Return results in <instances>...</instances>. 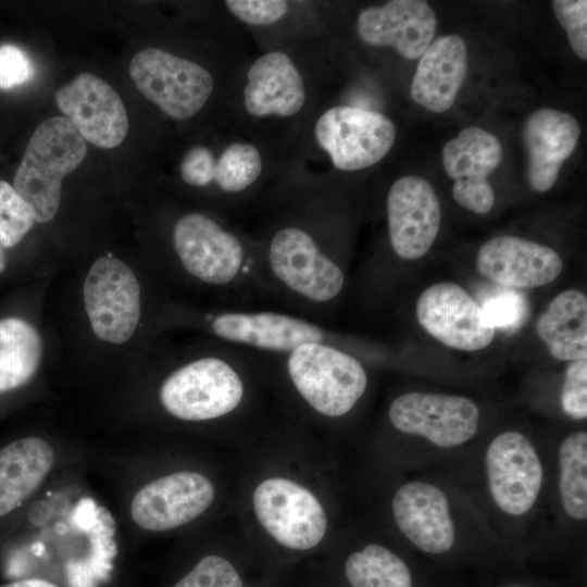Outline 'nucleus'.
<instances>
[{
	"instance_id": "11",
	"label": "nucleus",
	"mask_w": 587,
	"mask_h": 587,
	"mask_svg": "<svg viewBox=\"0 0 587 587\" xmlns=\"http://www.w3.org/2000/svg\"><path fill=\"white\" fill-rule=\"evenodd\" d=\"M85 309L96 336L112 344L132 338L140 319V285L117 258L97 259L84 282Z\"/></svg>"
},
{
	"instance_id": "8",
	"label": "nucleus",
	"mask_w": 587,
	"mask_h": 587,
	"mask_svg": "<svg viewBox=\"0 0 587 587\" xmlns=\"http://www.w3.org/2000/svg\"><path fill=\"white\" fill-rule=\"evenodd\" d=\"M254 514L280 546L297 551L316 547L327 530V515L319 499L303 485L284 478L262 480L252 495Z\"/></svg>"
},
{
	"instance_id": "17",
	"label": "nucleus",
	"mask_w": 587,
	"mask_h": 587,
	"mask_svg": "<svg viewBox=\"0 0 587 587\" xmlns=\"http://www.w3.org/2000/svg\"><path fill=\"white\" fill-rule=\"evenodd\" d=\"M476 268L496 284L530 289L557 279L563 270V261L549 246L502 235L482 245L476 255Z\"/></svg>"
},
{
	"instance_id": "19",
	"label": "nucleus",
	"mask_w": 587,
	"mask_h": 587,
	"mask_svg": "<svg viewBox=\"0 0 587 587\" xmlns=\"http://www.w3.org/2000/svg\"><path fill=\"white\" fill-rule=\"evenodd\" d=\"M522 134L529 188L537 192L548 191L557 182L562 164L573 153L580 126L566 112L542 108L527 117Z\"/></svg>"
},
{
	"instance_id": "5",
	"label": "nucleus",
	"mask_w": 587,
	"mask_h": 587,
	"mask_svg": "<svg viewBox=\"0 0 587 587\" xmlns=\"http://www.w3.org/2000/svg\"><path fill=\"white\" fill-rule=\"evenodd\" d=\"M483 473L489 501L505 519L522 521L537 507L545 466L524 433L507 429L492 437L484 450Z\"/></svg>"
},
{
	"instance_id": "28",
	"label": "nucleus",
	"mask_w": 587,
	"mask_h": 587,
	"mask_svg": "<svg viewBox=\"0 0 587 587\" xmlns=\"http://www.w3.org/2000/svg\"><path fill=\"white\" fill-rule=\"evenodd\" d=\"M35 217L30 207L15 191L12 185L0 180V245L3 248L16 246L34 226Z\"/></svg>"
},
{
	"instance_id": "30",
	"label": "nucleus",
	"mask_w": 587,
	"mask_h": 587,
	"mask_svg": "<svg viewBox=\"0 0 587 587\" xmlns=\"http://www.w3.org/2000/svg\"><path fill=\"white\" fill-rule=\"evenodd\" d=\"M552 9L575 54L587 60V1L554 0Z\"/></svg>"
},
{
	"instance_id": "25",
	"label": "nucleus",
	"mask_w": 587,
	"mask_h": 587,
	"mask_svg": "<svg viewBox=\"0 0 587 587\" xmlns=\"http://www.w3.org/2000/svg\"><path fill=\"white\" fill-rule=\"evenodd\" d=\"M557 492L566 520H587V433L579 429L567 434L557 450Z\"/></svg>"
},
{
	"instance_id": "9",
	"label": "nucleus",
	"mask_w": 587,
	"mask_h": 587,
	"mask_svg": "<svg viewBox=\"0 0 587 587\" xmlns=\"http://www.w3.org/2000/svg\"><path fill=\"white\" fill-rule=\"evenodd\" d=\"M390 508L399 532L425 554H448L461 539L458 504L435 483L411 479L401 484L391 498Z\"/></svg>"
},
{
	"instance_id": "4",
	"label": "nucleus",
	"mask_w": 587,
	"mask_h": 587,
	"mask_svg": "<svg viewBox=\"0 0 587 587\" xmlns=\"http://www.w3.org/2000/svg\"><path fill=\"white\" fill-rule=\"evenodd\" d=\"M217 341L254 353L284 354L302 345L328 342L350 350L328 325L280 309H212L201 316Z\"/></svg>"
},
{
	"instance_id": "14",
	"label": "nucleus",
	"mask_w": 587,
	"mask_h": 587,
	"mask_svg": "<svg viewBox=\"0 0 587 587\" xmlns=\"http://www.w3.org/2000/svg\"><path fill=\"white\" fill-rule=\"evenodd\" d=\"M502 146L491 133L478 126L462 129L442 148V166L454 179L452 197L462 208L476 214L489 212L495 192L488 176L502 159Z\"/></svg>"
},
{
	"instance_id": "35",
	"label": "nucleus",
	"mask_w": 587,
	"mask_h": 587,
	"mask_svg": "<svg viewBox=\"0 0 587 587\" xmlns=\"http://www.w3.org/2000/svg\"><path fill=\"white\" fill-rule=\"evenodd\" d=\"M483 311L488 323L496 327L511 323L516 314V307L514 300L500 298L491 300L486 308H483Z\"/></svg>"
},
{
	"instance_id": "38",
	"label": "nucleus",
	"mask_w": 587,
	"mask_h": 587,
	"mask_svg": "<svg viewBox=\"0 0 587 587\" xmlns=\"http://www.w3.org/2000/svg\"><path fill=\"white\" fill-rule=\"evenodd\" d=\"M502 587H527V586L522 585V584H509V585H504Z\"/></svg>"
},
{
	"instance_id": "15",
	"label": "nucleus",
	"mask_w": 587,
	"mask_h": 587,
	"mask_svg": "<svg viewBox=\"0 0 587 587\" xmlns=\"http://www.w3.org/2000/svg\"><path fill=\"white\" fill-rule=\"evenodd\" d=\"M54 100L85 141L112 149L125 139L128 117L124 103L98 76L87 72L78 74L55 91Z\"/></svg>"
},
{
	"instance_id": "31",
	"label": "nucleus",
	"mask_w": 587,
	"mask_h": 587,
	"mask_svg": "<svg viewBox=\"0 0 587 587\" xmlns=\"http://www.w3.org/2000/svg\"><path fill=\"white\" fill-rule=\"evenodd\" d=\"M560 402L573 420L587 417V359L569 362L561 389Z\"/></svg>"
},
{
	"instance_id": "2",
	"label": "nucleus",
	"mask_w": 587,
	"mask_h": 587,
	"mask_svg": "<svg viewBox=\"0 0 587 587\" xmlns=\"http://www.w3.org/2000/svg\"><path fill=\"white\" fill-rule=\"evenodd\" d=\"M255 354L267 372L279 374L299 400L321 417L348 415L369 387L365 365L354 352L338 345L312 342L284 354Z\"/></svg>"
},
{
	"instance_id": "10",
	"label": "nucleus",
	"mask_w": 587,
	"mask_h": 587,
	"mask_svg": "<svg viewBox=\"0 0 587 587\" xmlns=\"http://www.w3.org/2000/svg\"><path fill=\"white\" fill-rule=\"evenodd\" d=\"M314 135L335 167L352 172L376 164L390 151L396 127L380 112L339 105L319 117Z\"/></svg>"
},
{
	"instance_id": "37",
	"label": "nucleus",
	"mask_w": 587,
	"mask_h": 587,
	"mask_svg": "<svg viewBox=\"0 0 587 587\" xmlns=\"http://www.w3.org/2000/svg\"><path fill=\"white\" fill-rule=\"evenodd\" d=\"M7 265L5 253L0 245V274L4 271Z\"/></svg>"
},
{
	"instance_id": "13",
	"label": "nucleus",
	"mask_w": 587,
	"mask_h": 587,
	"mask_svg": "<svg viewBox=\"0 0 587 587\" xmlns=\"http://www.w3.org/2000/svg\"><path fill=\"white\" fill-rule=\"evenodd\" d=\"M386 210L394 254L403 261L425 255L441 223V207L433 186L420 176L398 178L388 190Z\"/></svg>"
},
{
	"instance_id": "20",
	"label": "nucleus",
	"mask_w": 587,
	"mask_h": 587,
	"mask_svg": "<svg viewBox=\"0 0 587 587\" xmlns=\"http://www.w3.org/2000/svg\"><path fill=\"white\" fill-rule=\"evenodd\" d=\"M467 48L462 37L446 35L434 39L420 57L410 96L424 109L449 110L467 74Z\"/></svg>"
},
{
	"instance_id": "12",
	"label": "nucleus",
	"mask_w": 587,
	"mask_h": 587,
	"mask_svg": "<svg viewBox=\"0 0 587 587\" xmlns=\"http://www.w3.org/2000/svg\"><path fill=\"white\" fill-rule=\"evenodd\" d=\"M417 322L440 344L474 352L495 338L492 327L477 301L460 285L441 282L426 288L415 305Z\"/></svg>"
},
{
	"instance_id": "27",
	"label": "nucleus",
	"mask_w": 587,
	"mask_h": 587,
	"mask_svg": "<svg viewBox=\"0 0 587 587\" xmlns=\"http://www.w3.org/2000/svg\"><path fill=\"white\" fill-rule=\"evenodd\" d=\"M261 170L260 152L253 145L233 142L215 160L213 183L226 195H238L253 185Z\"/></svg>"
},
{
	"instance_id": "3",
	"label": "nucleus",
	"mask_w": 587,
	"mask_h": 587,
	"mask_svg": "<svg viewBox=\"0 0 587 587\" xmlns=\"http://www.w3.org/2000/svg\"><path fill=\"white\" fill-rule=\"evenodd\" d=\"M87 143L65 116L45 120L32 134L16 170L13 188L30 207L36 222L51 221L61 202L64 176L80 165Z\"/></svg>"
},
{
	"instance_id": "36",
	"label": "nucleus",
	"mask_w": 587,
	"mask_h": 587,
	"mask_svg": "<svg viewBox=\"0 0 587 587\" xmlns=\"http://www.w3.org/2000/svg\"><path fill=\"white\" fill-rule=\"evenodd\" d=\"M2 587H58L57 585L39 578H30L7 584Z\"/></svg>"
},
{
	"instance_id": "6",
	"label": "nucleus",
	"mask_w": 587,
	"mask_h": 587,
	"mask_svg": "<svg viewBox=\"0 0 587 587\" xmlns=\"http://www.w3.org/2000/svg\"><path fill=\"white\" fill-rule=\"evenodd\" d=\"M387 415L397 432L439 450H452L471 441L480 421L479 408L471 398L427 391L397 396L389 403Z\"/></svg>"
},
{
	"instance_id": "24",
	"label": "nucleus",
	"mask_w": 587,
	"mask_h": 587,
	"mask_svg": "<svg viewBox=\"0 0 587 587\" xmlns=\"http://www.w3.org/2000/svg\"><path fill=\"white\" fill-rule=\"evenodd\" d=\"M40 360L41 340L35 327L16 317L0 320V392L29 382Z\"/></svg>"
},
{
	"instance_id": "34",
	"label": "nucleus",
	"mask_w": 587,
	"mask_h": 587,
	"mask_svg": "<svg viewBox=\"0 0 587 587\" xmlns=\"http://www.w3.org/2000/svg\"><path fill=\"white\" fill-rule=\"evenodd\" d=\"M33 76V65L27 54L16 46L0 47V88L22 85Z\"/></svg>"
},
{
	"instance_id": "29",
	"label": "nucleus",
	"mask_w": 587,
	"mask_h": 587,
	"mask_svg": "<svg viewBox=\"0 0 587 587\" xmlns=\"http://www.w3.org/2000/svg\"><path fill=\"white\" fill-rule=\"evenodd\" d=\"M173 587H246L235 563L220 554L202 557Z\"/></svg>"
},
{
	"instance_id": "33",
	"label": "nucleus",
	"mask_w": 587,
	"mask_h": 587,
	"mask_svg": "<svg viewBox=\"0 0 587 587\" xmlns=\"http://www.w3.org/2000/svg\"><path fill=\"white\" fill-rule=\"evenodd\" d=\"M215 158L213 152L203 146L189 149L184 155L179 173L182 179L192 187H205L213 183Z\"/></svg>"
},
{
	"instance_id": "22",
	"label": "nucleus",
	"mask_w": 587,
	"mask_h": 587,
	"mask_svg": "<svg viewBox=\"0 0 587 587\" xmlns=\"http://www.w3.org/2000/svg\"><path fill=\"white\" fill-rule=\"evenodd\" d=\"M54 464V452L42 438L26 437L0 450V517L20 507Z\"/></svg>"
},
{
	"instance_id": "7",
	"label": "nucleus",
	"mask_w": 587,
	"mask_h": 587,
	"mask_svg": "<svg viewBox=\"0 0 587 587\" xmlns=\"http://www.w3.org/2000/svg\"><path fill=\"white\" fill-rule=\"evenodd\" d=\"M129 75L137 89L174 120H187L200 111L214 86L200 64L152 47L134 55Z\"/></svg>"
},
{
	"instance_id": "21",
	"label": "nucleus",
	"mask_w": 587,
	"mask_h": 587,
	"mask_svg": "<svg viewBox=\"0 0 587 587\" xmlns=\"http://www.w3.org/2000/svg\"><path fill=\"white\" fill-rule=\"evenodd\" d=\"M243 104L253 116H292L303 107L305 90L300 72L280 51L258 58L247 74Z\"/></svg>"
},
{
	"instance_id": "32",
	"label": "nucleus",
	"mask_w": 587,
	"mask_h": 587,
	"mask_svg": "<svg viewBox=\"0 0 587 587\" xmlns=\"http://www.w3.org/2000/svg\"><path fill=\"white\" fill-rule=\"evenodd\" d=\"M225 5L237 18L255 26L274 24L288 11L284 0H227Z\"/></svg>"
},
{
	"instance_id": "1",
	"label": "nucleus",
	"mask_w": 587,
	"mask_h": 587,
	"mask_svg": "<svg viewBox=\"0 0 587 587\" xmlns=\"http://www.w3.org/2000/svg\"><path fill=\"white\" fill-rule=\"evenodd\" d=\"M261 371L255 353L215 340L211 350L178 365L165 377L159 399L163 409L180 421L225 419L243 409L252 377Z\"/></svg>"
},
{
	"instance_id": "16",
	"label": "nucleus",
	"mask_w": 587,
	"mask_h": 587,
	"mask_svg": "<svg viewBox=\"0 0 587 587\" xmlns=\"http://www.w3.org/2000/svg\"><path fill=\"white\" fill-rule=\"evenodd\" d=\"M214 496V485L205 475L180 471L139 489L132 500L130 515L147 530L174 529L201 515L212 504Z\"/></svg>"
},
{
	"instance_id": "18",
	"label": "nucleus",
	"mask_w": 587,
	"mask_h": 587,
	"mask_svg": "<svg viewBox=\"0 0 587 587\" xmlns=\"http://www.w3.org/2000/svg\"><path fill=\"white\" fill-rule=\"evenodd\" d=\"M437 20L426 1L392 0L361 11L357 20L360 39L371 46H389L415 60L434 40Z\"/></svg>"
},
{
	"instance_id": "26",
	"label": "nucleus",
	"mask_w": 587,
	"mask_h": 587,
	"mask_svg": "<svg viewBox=\"0 0 587 587\" xmlns=\"http://www.w3.org/2000/svg\"><path fill=\"white\" fill-rule=\"evenodd\" d=\"M342 573L349 587H413L408 563L380 544H367L349 553Z\"/></svg>"
},
{
	"instance_id": "23",
	"label": "nucleus",
	"mask_w": 587,
	"mask_h": 587,
	"mask_svg": "<svg viewBox=\"0 0 587 587\" xmlns=\"http://www.w3.org/2000/svg\"><path fill=\"white\" fill-rule=\"evenodd\" d=\"M539 339L559 361L587 359V297L577 289L557 295L535 324Z\"/></svg>"
}]
</instances>
